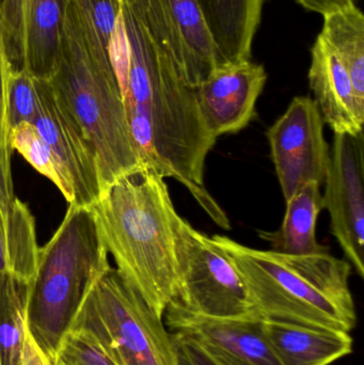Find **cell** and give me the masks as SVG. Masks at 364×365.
I'll return each instance as SVG.
<instances>
[{"instance_id":"cell-12","label":"cell","mask_w":364,"mask_h":365,"mask_svg":"<svg viewBox=\"0 0 364 365\" xmlns=\"http://www.w3.org/2000/svg\"><path fill=\"white\" fill-rule=\"evenodd\" d=\"M266 81L264 66L247 60L217 66L194 88L203 121L216 139L247 128Z\"/></svg>"},{"instance_id":"cell-26","label":"cell","mask_w":364,"mask_h":365,"mask_svg":"<svg viewBox=\"0 0 364 365\" xmlns=\"http://www.w3.org/2000/svg\"><path fill=\"white\" fill-rule=\"evenodd\" d=\"M53 365H118L89 332L71 329L64 336Z\"/></svg>"},{"instance_id":"cell-7","label":"cell","mask_w":364,"mask_h":365,"mask_svg":"<svg viewBox=\"0 0 364 365\" xmlns=\"http://www.w3.org/2000/svg\"><path fill=\"white\" fill-rule=\"evenodd\" d=\"M177 289L170 304L209 319L256 314L239 270L213 238L182 218L177 236Z\"/></svg>"},{"instance_id":"cell-25","label":"cell","mask_w":364,"mask_h":365,"mask_svg":"<svg viewBox=\"0 0 364 365\" xmlns=\"http://www.w3.org/2000/svg\"><path fill=\"white\" fill-rule=\"evenodd\" d=\"M8 119L11 130L19 124L33 123L38 113V96L36 79L26 70L9 66L6 76Z\"/></svg>"},{"instance_id":"cell-15","label":"cell","mask_w":364,"mask_h":365,"mask_svg":"<svg viewBox=\"0 0 364 365\" xmlns=\"http://www.w3.org/2000/svg\"><path fill=\"white\" fill-rule=\"evenodd\" d=\"M263 328L282 365H329L353 351L348 332L265 319Z\"/></svg>"},{"instance_id":"cell-5","label":"cell","mask_w":364,"mask_h":365,"mask_svg":"<svg viewBox=\"0 0 364 365\" xmlns=\"http://www.w3.org/2000/svg\"><path fill=\"white\" fill-rule=\"evenodd\" d=\"M110 267L93 208L68 205L60 227L40 248L28 302V329L51 362L90 292Z\"/></svg>"},{"instance_id":"cell-30","label":"cell","mask_w":364,"mask_h":365,"mask_svg":"<svg viewBox=\"0 0 364 365\" xmlns=\"http://www.w3.org/2000/svg\"><path fill=\"white\" fill-rule=\"evenodd\" d=\"M14 199L11 167L4 163L0 153V210L6 212Z\"/></svg>"},{"instance_id":"cell-1","label":"cell","mask_w":364,"mask_h":365,"mask_svg":"<svg viewBox=\"0 0 364 365\" xmlns=\"http://www.w3.org/2000/svg\"><path fill=\"white\" fill-rule=\"evenodd\" d=\"M121 10L130 66L120 91L139 160L143 168L181 182L212 220L228 231L230 220L204 181L205 160L217 139L180 72L170 21L150 0H122Z\"/></svg>"},{"instance_id":"cell-14","label":"cell","mask_w":364,"mask_h":365,"mask_svg":"<svg viewBox=\"0 0 364 365\" xmlns=\"http://www.w3.org/2000/svg\"><path fill=\"white\" fill-rule=\"evenodd\" d=\"M220 66L251 60L265 0H196Z\"/></svg>"},{"instance_id":"cell-13","label":"cell","mask_w":364,"mask_h":365,"mask_svg":"<svg viewBox=\"0 0 364 365\" xmlns=\"http://www.w3.org/2000/svg\"><path fill=\"white\" fill-rule=\"evenodd\" d=\"M308 79L324 123L333 134L363 132L364 108L357 101L348 71L320 34L311 48Z\"/></svg>"},{"instance_id":"cell-27","label":"cell","mask_w":364,"mask_h":365,"mask_svg":"<svg viewBox=\"0 0 364 365\" xmlns=\"http://www.w3.org/2000/svg\"><path fill=\"white\" fill-rule=\"evenodd\" d=\"M4 47V36L0 27V153L4 163L11 167L12 149L10 145L11 128L8 119V98H6V76L10 66Z\"/></svg>"},{"instance_id":"cell-24","label":"cell","mask_w":364,"mask_h":365,"mask_svg":"<svg viewBox=\"0 0 364 365\" xmlns=\"http://www.w3.org/2000/svg\"><path fill=\"white\" fill-rule=\"evenodd\" d=\"M31 0H0V27L13 70H26V29Z\"/></svg>"},{"instance_id":"cell-10","label":"cell","mask_w":364,"mask_h":365,"mask_svg":"<svg viewBox=\"0 0 364 365\" xmlns=\"http://www.w3.org/2000/svg\"><path fill=\"white\" fill-rule=\"evenodd\" d=\"M165 314L173 332L196 340L222 365H282L265 336L258 314L241 319H209L169 304Z\"/></svg>"},{"instance_id":"cell-6","label":"cell","mask_w":364,"mask_h":365,"mask_svg":"<svg viewBox=\"0 0 364 365\" xmlns=\"http://www.w3.org/2000/svg\"><path fill=\"white\" fill-rule=\"evenodd\" d=\"M71 329L92 334L118 365H177L162 317L115 268L95 283Z\"/></svg>"},{"instance_id":"cell-23","label":"cell","mask_w":364,"mask_h":365,"mask_svg":"<svg viewBox=\"0 0 364 365\" xmlns=\"http://www.w3.org/2000/svg\"><path fill=\"white\" fill-rule=\"evenodd\" d=\"M94 59L111 66L109 42L121 10V0H71Z\"/></svg>"},{"instance_id":"cell-18","label":"cell","mask_w":364,"mask_h":365,"mask_svg":"<svg viewBox=\"0 0 364 365\" xmlns=\"http://www.w3.org/2000/svg\"><path fill=\"white\" fill-rule=\"evenodd\" d=\"M68 0H31L26 29L25 68L48 81L57 68Z\"/></svg>"},{"instance_id":"cell-2","label":"cell","mask_w":364,"mask_h":365,"mask_svg":"<svg viewBox=\"0 0 364 365\" xmlns=\"http://www.w3.org/2000/svg\"><path fill=\"white\" fill-rule=\"evenodd\" d=\"M91 207L115 269L164 317L177 294L182 219L164 178L147 168L132 171L106 187Z\"/></svg>"},{"instance_id":"cell-4","label":"cell","mask_w":364,"mask_h":365,"mask_svg":"<svg viewBox=\"0 0 364 365\" xmlns=\"http://www.w3.org/2000/svg\"><path fill=\"white\" fill-rule=\"evenodd\" d=\"M48 83L93 152L103 190L143 168L113 66L100 63L90 53L71 0L64 14L57 68Z\"/></svg>"},{"instance_id":"cell-28","label":"cell","mask_w":364,"mask_h":365,"mask_svg":"<svg viewBox=\"0 0 364 365\" xmlns=\"http://www.w3.org/2000/svg\"><path fill=\"white\" fill-rule=\"evenodd\" d=\"M171 336L177 365H222L190 336L180 332H175Z\"/></svg>"},{"instance_id":"cell-29","label":"cell","mask_w":364,"mask_h":365,"mask_svg":"<svg viewBox=\"0 0 364 365\" xmlns=\"http://www.w3.org/2000/svg\"><path fill=\"white\" fill-rule=\"evenodd\" d=\"M295 1L305 10L318 13L323 16L341 12L356 6L355 0H295Z\"/></svg>"},{"instance_id":"cell-20","label":"cell","mask_w":364,"mask_h":365,"mask_svg":"<svg viewBox=\"0 0 364 365\" xmlns=\"http://www.w3.org/2000/svg\"><path fill=\"white\" fill-rule=\"evenodd\" d=\"M321 38L348 71L359 105L364 108V15L356 6L324 16Z\"/></svg>"},{"instance_id":"cell-11","label":"cell","mask_w":364,"mask_h":365,"mask_svg":"<svg viewBox=\"0 0 364 365\" xmlns=\"http://www.w3.org/2000/svg\"><path fill=\"white\" fill-rule=\"evenodd\" d=\"M38 113L33 125L45 139L74 190V204L92 206L103 192L98 162L83 133L56 98L48 81L36 79Z\"/></svg>"},{"instance_id":"cell-22","label":"cell","mask_w":364,"mask_h":365,"mask_svg":"<svg viewBox=\"0 0 364 365\" xmlns=\"http://www.w3.org/2000/svg\"><path fill=\"white\" fill-rule=\"evenodd\" d=\"M10 145L12 151L19 152L38 173L56 185L68 205L74 204L72 184L60 167L48 143L33 124L24 122L14 126L10 133Z\"/></svg>"},{"instance_id":"cell-3","label":"cell","mask_w":364,"mask_h":365,"mask_svg":"<svg viewBox=\"0 0 364 365\" xmlns=\"http://www.w3.org/2000/svg\"><path fill=\"white\" fill-rule=\"evenodd\" d=\"M241 274L254 312L265 321L350 334L357 323L352 265L325 252L294 255L250 248L214 235Z\"/></svg>"},{"instance_id":"cell-16","label":"cell","mask_w":364,"mask_h":365,"mask_svg":"<svg viewBox=\"0 0 364 365\" xmlns=\"http://www.w3.org/2000/svg\"><path fill=\"white\" fill-rule=\"evenodd\" d=\"M181 48V74L194 89L214 68L219 58L196 0H164Z\"/></svg>"},{"instance_id":"cell-21","label":"cell","mask_w":364,"mask_h":365,"mask_svg":"<svg viewBox=\"0 0 364 365\" xmlns=\"http://www.w3.org/2000/svg\"><path fill=\"white\" fill-rule=\"evenodd\" d=\"M31 283L0 274V365H21L29 329Z\"/></svg>"},{"instance_id":"cell-17","label":"cell","mask_w":364,"mask_h":365,"mask_svg":"<svg viewBox=\"0 0 364 365\" xmlns=\"http://www.w3.org/2000/svg\"><path fill=\"white\" fill-rule=\"evenodd\" d=\"M322 187L308 184L286 201V214L281 227L275 232H260L271 250L286 255H305L328 251L316 240V225L324 210Z\"/></svg>"},{"instance_id":"cell-19","label":"cell","mask_w":364,"mask_h":365,"mask_svg":"<svg viewBox=\"0 0 364 365\" xmlns=\"http://www.w3.org/2000/svg\"><path fill=\"white\" fill-rule=\"evenodd\" d=\"M38 252L34 217L15 197L6 212L0 210V274L31 283L38 269Z\"/></svg>"},{"instance_id":"cell-9","label":"cell","mask_w":364,"mask_h":365,"mask_svg":"<svg viewBox=\"0 0 364 365\" xmlns=\"http://www.w3.org/2000/svg\"><path fill=\"white\" fill-rule=\"evenodd\" d=\"M331 234L348 263L364 278V133L335 134L324 182Z\"/></svg>"},{"instance_id":"cell-8","label":"cell","mask_w":364,"mask_h":365,"mask_svg":"<svg viewBox=\"0 0 364 365\" xmlns=\"http://www.w3.org/2000/svg\"><path fill=\"white\" fill-rule=\"evenodd\" d=\"M324 126L316 101L296 96L267 130L271 160L286 201L306 185L324 186L331 163Z\"/></svg>"},{"instance_id":"cell-31","label":"cell","mask_w":364,"mask_h":365,"mask_svg":"<svg viewBox=\"0 0 364 365\" xmlns=\"http://www.w3.org/2000/svg\"><path fill=\"white\" fill-rule=\"evenodd\" d=\"M21 365H53L51 360L38 347L30 332H28Z\"/></svg>"}]
</instances>
